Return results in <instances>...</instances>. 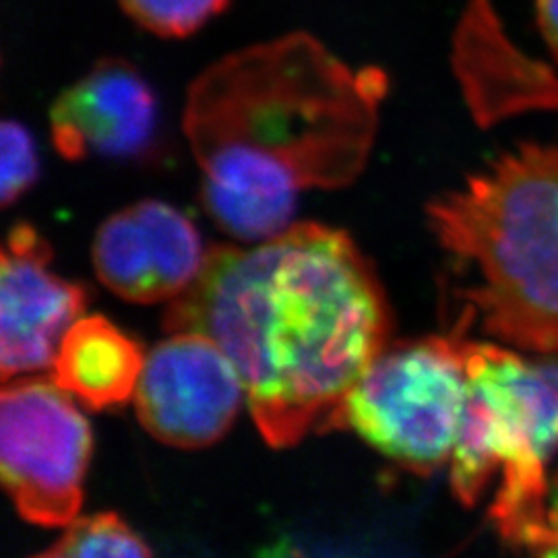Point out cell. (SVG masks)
I'll list each match as a JSON object with an SVG mask.
<instances>
[{"label": "cell", "mask_w": 558, "mask_h": 558, "mask_svg": "<svg viewBox=\"0 0 558 558\" xmlns=\"http://www.w3.org/2000/svg\"><path fill=\"white\" fill-rule=\"evenodd\" d=\"M145 359L140 343L114 323L83 317L60 343L52 379L89 410H108L135 398Z\"/></svg>", "instance_id": "12"}, {"label": "cell", "mask_w": 558, "mask_h": 558, "mask_svg": "<svg viewBox=\"0 0 558 558\" xmlns=\"http://www.w3.org/2000/svg\"><path fill=\"white\" fill-rule=\"evenodd\" d=\"M387 89L380 69H356L304 32L209 64L182 112L207 216L253 244L292 226L300 195L356 182Z\"/></svg>", "instance_id": "2"}, {"label": "cell", "mask_w": 558, "mask_h": 558, "mask_svg": "<svg viewBox=\"0 0 558 558\" xmlns=\"http://www.w3.org/2000/svg\"><path fill=\"white\" fill-rule=\"evenodd\" d=\"M158 101L140 71L100 60L50 108V137L64 160L135 158L154 141Z\"/></svg>", "instance_id": "10"}, {"label": "cell", "mask_w": 558, "mask_h": 558, "mask_svg": "<svg viewBox=\"0 0 558 558\" xmlns=\"http://www.w3.org/2000/svg\"><path fill=\"white\" fill-rule=\"evenodd\" d=\"M0 197L9 207L20 201L38 179L40 161L36 151V141L29 131L17 120H4L0 129Z\"/></svg>", "instance_id": "15"}, {"label": "cell", "mask_w": 558, "mask_h": 558, "mask_svg": "<svg viewBox=\"0 0 558 558\" xmlns=\"http://www.w3.org/2000/svg\"><path fill=\"white\" fill-rule=\"evenodd\" d=\"M468 401L451 456V488L476 505L502 470L490 519L500 538L536 550L550 532L546 468L558 451V362L463 341Z\"/></svg>", "instance_id": "4"}, {"label": "cell", "mask_w": 558, "mask_h": 558, "mask_svg": "<svg viewBox=\"0 0 558 558\" xmlns=\"http://www.w3.org/2000/svg\"><path fill=\"white\" fill-rule=\"evenodd\" d=\"M461 343L459 336L389 341L329 430L350 428L410 472L433 474L453 456L468 401Z\"/></svg>", "instance_id": "5"}, {"label": "cell", "mask_w": 558, "mask_h": 558, "mask_svg": "<svg viewBox=\"0 0 558 558\" xmlns=\"http://www.w3.org/2000/svg\"><path fill=\"white\" fill-rule=\"evenodd\" d=\"M548 542H558V488L557 497L553 499V505H550V532H548V538L544 544H548Z\"/></svg>", "instance_id": "17"}, {"label": "cell", "mask_w": 558, "mask_h": 558, "mask_svg": "<svg viewBox=\"0 0 558 558\" xmlns=\"http://www.w3.org/2000/svg\"><path fill=\"white\" fill-rule=\"evenodd\" d=\"M534 553V558H558V542H548V544H542Z\"/></svg>", "instance_id": "18"}, {"label": "cell", "mask_w": 558, "mask_h": 558, "mask_svg": "<svg viewBox=\"0 0 558 558\" xmlns=\"http://www.w3.org/2000/svg\"><path fill=\"white\" fill-rule=\"evenodd\" d=\"M232 360L271 447L329 430L339 405L389 343L379 278L343 230L292 223L248 246H211L197 281L166 313Z\"/></svg>", "instance_id": "1"}, {"label": "cell", "mask_w": 558, "mask_h": 558, "mask_svg": "<svg viewBox=\"0 0 558 558\" xmlns=\"http://www.w3.org/2000/svg\"><path fill=\"white\" fill-rule=\"evenodd\" d=\"M92 428L54 379L25 377L0 396V474L23 519L66 527L80 515Z\"/></svg>", "instance_id": "6"}, {"label": "cell", "mask_w": 558, "mask_h": 558, "mask_svg": "<svg viewBox=\"0 0 558 558\" xmlns=\"http://www.w3.org/2000/svg\"><path fill=\"white\" fill-rule=\"evenodd\" d=\"M0 260V371L9 380L52 368L87 292L50 269L52 248L29 223L9 230Z\"/></svg>", "instance_id": "8"}, {"label": "cell", "mask_w": 558, "mask_h": 558, "mask_svg": "<svg viewBox=\"0 0 558 558\" xmlns=\"http://www.w3.org/2000/svg\"><path fill=\"white\" fill-rule=\"evenodd\" d=\"M189 216L163 201L133 203L104 220L92 246L101 283L135 304L172 302L201 276L207 259Z\"/></svg>", "instance_id": "9"}, {"label": "cell", "mask_w": 558, "mask_h": 558, "mask_svg": "<svg viewBox=\"0 0 558 558\" xmlns=\"http://www.w3.org/2000/svg\"><path fill=\"white\" fill-rule=\"evenodd\" d=\"M244 398L236 366L214 339L177 331L145 359L135 405L151 437L180 449H201L230 430Z\"/></svg>", "instance_id": "7"}, {"label": "cell", "mask_w": 558, "mask_h": 558, "mask_svg": "<svg viewBox=\"0 0 558 558\" xmlns=\"http://www.w3.org/2000/svg\"><path fill=\"white\" fill-rule=\"evenodd\" d=\"M34 558H151V553L117 513H98L75 519L52 548Z\"/></svg>", "instance_id": "13"}, {"label": "cell", "mask_w": 558, "mask_h": 558, "mask_svg": "<svg viewBox=\"0 0 558 558\" xmlns=\"http://www.w3.org/2000/svg\"><path fill=\"white\" fill-rule=\"evenodd\" d=\"M465 278L463 323L558 359V143H523L426 207Z\"/></svg>", "instance_id": "3"}, {"label": "cell", "mask_w": 558, "mask_h": 558, "mask_svg": "<svg viewBox=\"0 0 558 558\" xmlns=\"http://www.w3.org/2000/svg\"><path fill=\"white\" fill-rule=\"evenodd\" d=\"M451 66L480 126L558 110V73L509 38L490 0H468L451 41Z\"/></svg>", "instance_id": "11"}, {"label": "cell", "mask_w": 558, "mask_h": 558, "mask_svg": "<svg viewBox=\"0 0 558 558\" xmlns=\"http://www.w3.org/2000/svg\"><path fill=\"white\" fill-rule=\"evenodd\" d=\"M230 0H119L120 9L145 32L186 38L220 15Z\"/></svg>", "instance_id": "14"}, {"label": "cell", "mask_w": 558, "mask_h": 558, "mask_svg": "<svg viewBox=\"0 0 558 558\" xmlns=\"http://www.w3.org/2000/svg\"><path fill=\"white\" fill-rule=\"evenodd\" d=\"M536 21L548 50L558 60V0H536Z\"/></svg>", "instance_id": "16"}]
</instances>
